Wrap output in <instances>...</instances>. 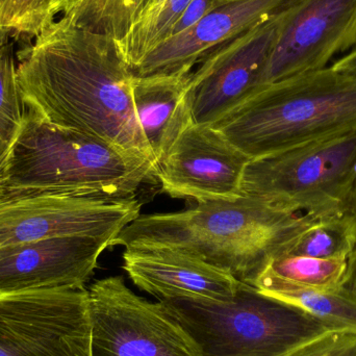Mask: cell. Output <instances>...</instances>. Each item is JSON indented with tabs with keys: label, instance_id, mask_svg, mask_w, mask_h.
Segmentation results:
<instances>
[{
	"label": "cell",
	"instance_id": "25",
	"mask_svg": "<svg viewBox=\"0 0 356 356\" xmlns=\"http://www.w3.org/2000/svg\"><path fill=\"white\" fill-rule=\"evenodd\" d=\"M216 1L217 0H191L186 10L182 12L175 24L173 25L168 38L179 35L186 29L194 26L199 20H201V18H203V16H205L213 8Z\"/></svg>",
	"mask_w": 356,
	"mask_h": 356
},
{
	"label": "cell",
	"instance_id": "2",
	"mask_svg": "<svg viewBox=\"0 0 356 356\" xmlns=\"http://www.w3.org/2000/svg\"><path fill=\"white\" fill-rule=\"evenodd\" d=\"M319 220L241 196L175 213H141L123 228L114 246L177 249L252 284Z\"/></svg>",
	"mask_w": 356,
	"mask_h": 356
},
{
	"label": "cell",
	"instance_id": "21",
	"mask_svg": "<svg viewBox=\"0 0 356 356\" xmlns=\"http://www.w3.org/2000/svg\"><path fill=\"white\" fill-rule=\"evenodd\" d=\"M4 35L0 42V173L22 129L26 108L17 83V58Z\"/></svg>",
	"mask_w": 356,
	"mask_h": 356
},
{
	"label": "cell",
	"instance_id": "17",
	"mask_svg": "<svg viewBox=\"0 0 356 356\" xmlns=\"http://www.w3.org/2000/svg\"><path fill=\"white\" fill-rule=\"evenodd\" d=\"M259 292L311 314L339 330L356 334V293L342 286L318 290L288 282L266 269L252 284Z\"/></svg>",
	"mask_w": 356,
	"mask_h": 356
},
{
	"label": "cell",
	"instance_id": "7",
	"mask_svg": "<svg viewBox=\"0 0 356 356\" xmlns=\"http://www.w3.org/2000/svg\"><path fill=\"white\" fill-rule=\"evenodd\" d=\"M92 356H199L198 348L160 301L136 295L122 276L88 290Z\"/></svg>",
	"mask_w": 356,
	"mask_h": 356
},
{
	"label": "cell",
	"instance_id": "1",
	"mask_svg": "<svg viewBox=\"0 0 356 356\" xmlns=\"http://www.w3.org/2000/svg\"><path fill=\"white\" fill-rule=\"evenodd\" d=\"M16 56L27 111L156 165L135 110V73L112 39L56 19Z\"/></svg>",
	"mask_w": 356,
	"mask_h": 356
},
{
	"label": "cell",
	"instance_id": "31",
	"mask_svg": "<svg viewBox=\"0 0 356 356\" xmlns=\"http://www.w3.org/2000/svg\"><path fill=\"white\" fill-rule=\"evenodd\" d=\"M4 35H3V37H4ZM3 37H2V38H3ZM2 38H1V39H0V42H1Z\"/></svg>",
	"mask_w": 356,
	"mask_h": 356
},
{
	"label": "cell",
	"instance_id": "15",
	"mask_svg": "<svg viewBox=\"0 0 356 356\" xmlns=\"http://www.w3.org/2000/svg\"><path fill=\"white\" fill-rule=\"evenodd\" d=\"M286 0H217L194 26L165 40L138 65L136 75L193 70L211 50L267 20Z\"/></svg>",
	"mask_w": 356,
	"mask_h": 356
},
{
	"label": "cell",
	"instance_id": "10",
	"mask_svg": "<svg viewBox=\"0 0 356 356\" xmlns=\"http://www.w3.org/2000/svg\"><path fill=\"white\" fill-rule=\"evenodd\" d=\"M282 20V6L267 20L211 50L192 71L194 123L211 125L261 88Z\"/></svg>",
	"mask_w": 356,
	"mask_h": 356
},
{
	"label": "cell",
	"instance_id": "13",
	"mask_svg": "<svg viewBox=\"0 0 356 356\" xmlns=\"http://www.w3.org/2000/svg\"><path fill=\"white\" fill-rule=\"evenodd\" d=\"M114 240L63 236L0 248V294L85 289Z\"/></svg>",
	"mask_w": 356,
	"mask_h": 356
},
{
	"label": "cell",
	"instance_id": "4",
	"mask_svg": "<svg viewBox=\"0 0 356 356\" xmlns=\"http://www.w3.org/2000/svg\"><path fill=\"white\" fill-rule=\"evenodd\" d=\"M211 125L251 160L356 133V75L325 67L264 86Z\"/></svg>",
	"mask_w": 356,
	"mask_h": 356
},
{
	"label": "cell",
	"instance_id": "22",
	"mask_svg": "<svg viewBox=\"0 0 356 356\" xmlns=\"http://www.w3.org/2000/svg\"><path fill=\"white\" fill-rule=\"evenodd\" d=\"M268 269L293 284L305 288L328 290L343 286L347 261L284 254L274 259Z\"/></svg>",
	"mask_w": 356,
	"mask_h": 356
},
{
	"label": "cell",
	"instance_id": "23",
	"mask_svg": "<svg viewBox=\"0 0 356 356\" xmlns=\"http://www.w3.org/2000/svg\"><path fill=\"white\" fill-rule=\"evenodd\" d=\"M51 0H8L0 18V31L8 37L35 38L49 24Z\"/></svg>",
	"mask_w": 356,
	"mask_h": 356
},
{
	"label": "cell",
	"instance_id": "6",
	"mask_svg": "<svg viewBox=\"0 0 356 356\" xmlns=\"http://www.w3.org/2000/svg\"><path fill=\"white\" fill-rule=\"evenodd\" d=\"M356 133L251 160L242 196L322 219L350 207Z\"/></svg>",
	"mask_w": 356,
	"mask_h": 356
},
{
	"label": "cell",
	"instance_id": "29",
	"mask_svg": "<svg viewBox=\"0 0 356 356\" xmlns=\"http://www.w3.org/2000/svg\"><path fill=\"white\" fill-rule=\"evenodd\" d=\"M8 0H0V18H1L2 12H3L4 6H6V3ZM3 35V33L0 31V35Z\"/></svg>",
	"mask_w": 356,
	"mask_h": 356
},
{
	"label": "cell",
	"instance_id": "11",
	"mask_svg": "<svg viewBox=\"0 0 356 356\" xmlns=\"http://www.w3.org/2000/svg\"><path fill=\"white\" fill-rule=\"evenodd\" d=\"M356 48V0H286L263 77L264 86L325 68Z\"/></svg>",
	"mask_w": 356,
	"mask_h": 356
},
{
	"label": "cell",
	"instance_id": "24",
	"mask_svg": "<svg viewBox=\"0 0 356 356\" xmlns=\"http://www.w3.org/2000/svg\"><path fill=\"white\" fill-rule=\"evenodd\" d=\"M293 356H356V334L336 332Z\"/></svg>",
	"mask_w": 356,
	"mask_h": 356
},
{
	"label": "cell",
	"instance_id": "27",
	"mask_svg": "<svg viewBox=\"0 0 356 356\" xmlns=\"http://www.w3.org/2000/svg\"><path fill=\"white\" fill-rule=\"evenodd\" d=\"M343 286L356 293V248L347 261V270Z\"/></svg>",
	"mask_w": 356,
	"mask_h": 356
},
{
	"label": "cell",
	"instance_id": "3",
	"mask_svg": "<svg viewBox=\"0 0 356 356\" xmlns=\"http://www.w3.org/2000/svg\"><path fill=\"white\" fill-rule=\"evenodd\" d=\"M156 165L95 138L51 124L26 110L0 173V200L47 194L135 199L156 178Z\"/></svg>",
	"mask_w": 356,
	"mask_h": 356
},
{
	"label": "cell",
	"instance_id": "26",
	"mask_svg": "<svg viewBox=\"0 0 356 356\" xmlns=\"http://www.w3.org/2000/svg\"><path fill=\"white\" fill-rule=\"evenodd\" d=\"M332 67L334 70L356 75V48L348 56L337 60Z\"/></svg>",
	"mask_w": 356,
	"mask_h": 356
},
{
	"label": "cell",
	"instance_id": "5",
	"mask_svg": "<svg viewBox=\"0 0 356 356\" xmlns=\"http://www.w3.org/2000/svg\"><path fill=\"white\" fill-rule=\"evenodd\" d=\"M160 302L193 339L199 356H293L344 332L243 282L229 302Z\"/></svg>",
	"mask_w": 356,
	"mask_h": 356
},
{
	"label": "cell",
	"instance_id": "12",
	"mask_svg": "<svg viewBox=\"0 0 356 356\" xmlns=\"http://www.w3.org/2000/svg\"><path fill=\"white\" fill-rule=\"evenodd\" d=\"M250 161L213 125L193 123L159 163L156 179L171 198L197 204L236 200Z\"/></svg>",
	"mask_w": 356,
	"mask_h": 356
},
{
	"label": "cell",
	"instance_id": "14",
	"mask_svg": "<svg viewBox=\"0 0 356 356\" xmlns=\"http://www.w3.org/2000/svg\"><path fill=\"white\" fill-rule=\"evenodd\" d=\"M122 268L131 282L159 300H234L241 280L225 270L177 249L125 248Z\"/></svg>",
	"mask_w": 356,
	"mask_h": 356
},
{
	"label": "cell",
	"instance_id": "19",
	"mask_svg": "<svg viewBox=\"0 0 356 356\" xmlns=\"http://www.w3.org/2000/svg\"><path fill=\"white\" fill-rule=\"evenodd\" d=\"M191 0H146L127 37L118 45L123 60L135 71L144 56L169 37Z\"/></svg>",
	"mask_w": 356,
	"mask_h": 356
},
{
	"label": "cell",
	"instance_id": "9",
	"mask_svg": "<svg viewBox=\"0 0 356 356\" xmlns=\"http://www.w3.org/2000/svg\"><path fill=\"white\" fill-rule=\"evenodd\" d=\"M141 215L137 199L25 195L0 200V248L63 236L116 240ZM114 246V245H113Z\"/></svg>",
	"mask_w": 356,
	"mask_h": 356
},
{
	"label": "cell",
	"instance_id": "28",
	"mask_svg": "<svg viewBox=\"0 0 356 356\" xmlns=\"http://www.w3.org/2000/svg\"><path fill=\"white\" fill-rule=\"evenodd\" d=\"M351 209L356 213V163L355 167V175H353V186H351L350 199H349Z\"/></svg>",
	"mask_w": 356,
	"mask_h": 356
},
{
	"label": "cell",
	"instance_id": "16",
	"mask_svg": "<svg viewBox=\"0 0 356 356\" xmlns=\"http://www.w3.org/2000/svg\"><path fill=\"white\" fill-rule=\"evenodd\" d=\"M193 70L134 75L133 96L138 120L159 163L182 133L194 123L190 83Z\"/></svg>",
	"mask_w": 356,
	"mask_h": 356
},
{
	"label": "cell",
	"instance_id": "18",
	"mask_svg": "<svg viewBox=\"0 0 356 356\" xmlns=\"http://www.w3.org/2000/svg\"><path fill=\"white\" fill-rule=\"evenodd\" d=\"M145 1L51 0L48 12L49 24L56 19H65L79 29L110 38L118 47L137 20Z\"/></svg>",
	"mask_w": 356,
	"mask_h": 356
},
{
	"label": "cell",
	"instance_id": "20",
	"mask_svg": "<svg viewBox=\"0 0 356 356\" xmlns=\"http://www.w3.org/2000/svg\"><path fill=\"white\" fill-rule=\"evenodd\" d=\"M355 248L356 213L348 207L316 222L288 254L348 261Z\"/></svg>",
	"mask_w": 356,
	"mask_h": 356
},
{
	"label": "cell",
	"instance_id": "30",
	"mask_svg": "<svg viewBox=\"0 0 356 356\" xmlns=\"http://www.w3.org/2000/svg\"><path fill=\"white\" fill-rule=\"evenodd\" d=\"M3 35H0V39H1L2 37H3Z\"/></svg>",
	"mask_w": 356,
	"mask_h": 356
},
{
	"label": "cell",
	"instance_id": "8",
	"mask_svg": "<svg viewBox=\"0 0 356 356\" xmlns=\"http://www.w3.org/2000/svg\"><path fill=\"white\" fill-rule=\"evenodd\" d=\"M0 356H92L88 290L0 294Z\"/></svg>",
	"mask_w": 356,
	"mask_h": 356
}]
</instances>
